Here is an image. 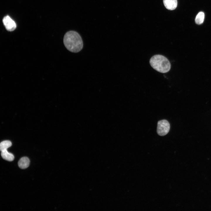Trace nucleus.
<instances>
[{"instance_id":"423d86ee","label":"nucleus","mask_w":211,"mask_h":211,"mask_svg":"<svg viewBox=\"0 0 211 211\" xmlns=\"http://www.w3.org/2000/svg\"><path fill=\"white\" fill-rule=\"evenodd\" d=\"M30 163V161L29 158L26 157H24L20 159L18 162V164L20 168L25 169L29 166Z\"/></svg>"},{"instance_id":"39448f33","label":"nucleus","mask_w":211,"mask_h":211,"mask_svg":"<svg viewBox=\"0 0 211 211\" xmlns=\"http://www.w3.org/2000/svg\"><path fill=\"white\" fill-rule=\"evenodd\" d=\"M163 1L165 6L168 10H173L177 6V0H163Z\"/></svg>"},{"instance_id":"0eeeda50","label":"nucleus","mask_w":211,"mask_h":211,"mask_svg":"<svg viewBox=\"0 0 211 211\" xmlns=\"http://www.w3.org/2000/svg\"><path fill=\"white\" fill-rule=\"evenodd\" d=\"M1 155L2 158L8 161H12L14 159V156L13 154L8 152L7 150L1 152Z\"/></svg>"},{"instance_id":"7ed1b4c3","label":"nucleus","mask_w":211,"mask_h":211,"mask_svg":"<svg viewBox=\"0 0 211 211\" xmlns=\"http://www.w3.org/2000/svg\"><path fill=\"white\" fill-rule=\"evenodd\" d=\"M170 129V124L167 120H162L158 121L157 132L159 135L164 136L166 135L169 132Z\"/></svg>"},{"instance_id":"20e7f679","label":"nucleus","mask_w":211,"mask_h":211,"mask_svg":"<svg viewBox=\"0 0 211 211\" xmlns=\"http://www.w3.org/2000/svg\"><path fill=\"white\" fill-rule=\"evenodd\" d=\"M3 22L7 30L12 31L16 28V25L15 22L8 15L3 18Z\"/></svg>"},{"instance_id":"6e6552de","label":"nucleus","mask_w":211,"mask_h":211,"mask_svg":"<svg viewBox=\"0 0 211 211\" xmlns=\"http://www.w3.org/2000/svg\"><path fill=\"white\" fill-rule=\"evenodd\" d=\"M12 145L11 142L9 140L4 141L0 144V150L1 152L7 150Z\"/></svg>"},{"instance_id":"1a4fd4ad","label":"nucleus","mask_w":211,"mask_h":211,"mask_svg":"<svg viewBox=\"0 0 211 211\" xmlns=\"http://www.w3.org/2000/svg\"><path fill=\"white\" fill-rule=\"evenodd\" d=\"M205 15L203 12H199L196 16L195 19V22L198 25L202 24L204 21Z\"/></svg>"},{"instance_id":"f03ea898","label":"nucleus","mask_w":211,"mask_h":211,"mask_svg":"<svg viewBox=\"0 0 211 211\" xmlns=\"http://www.w3.org/2000/svg\"><path fill=\"white\" fill-rule=\"evenodd\" d=\"M149 62L153 69L161 73H166L171 69V64L168 59L161 55H156L152 56Z\"/></svg>"},{"instance_id":"f257e3e1","label":"nucleus","mask_w":211,"mask_h":211,"mask_svg":"<svg viewBox=\"0 0 211 211\" xmlns=\"http://www.w3.org/2000/svg\"><path fill=\"white\" fill-rule=\"evenodd\" d=\"M66 48L74 53L80 52L82 49L83 42L81 36L76 31L70 30L66 33L63 38Z\"/></svg>"}]
</instances>
